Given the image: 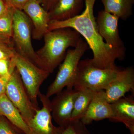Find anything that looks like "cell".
<instances>
[{"mask_svg": "<svg viewBox=\"0 0 134 134\" xmlns=\"http://www.w3.org/2000/svg\"><path fill=\"white\" fill-rule=\"evenodd\" d=\"M12 9V38L15 51L37 66L46 70L34 49L32 43V26L30 19L23 10Z\"/></svg>", "mask_w": 134, "mask_h": 134, "instance_id": "277c9868", "label": "cell"}, {"mask_svg": "<svg viewBox=\"0 0 134 134\" xmlns=\"http://www.w3.org/2000/svg\"><path fill=\"white\" fill-rule=\"evenodd\" d=\"M90 48L87 43L80 37L76 46L67 51L66 56L59 65V71L53 81L50 85L46 96L50 97L66 88L74 89L77 67L82 56Z\"/></svg>", "mask_w": 134, "mask_h": 134, "instance_id": "5b68a950", "label": "cell"}, {"mask_svg": "<svg viewBox=\"0 0 134 134\" xmlns=\"http://www.w3.org/2000/svg\"><path fill=\"white\" fill-rule=\"evenodd\" d=\"M113 115L110 121L122 122L134 134V99L133 96L124 97L111 103Z\"/></svg>", "mask_w": 134, "mask_h": 134, "instance_id": "5bb4252c", "label": "cell"}, {"mask_svg": "<svg viewBox=\"0 0 134 134\" xmlns=\"http://www.w3.org/2000/svg\"><path fill=\"white\" fill-rule=\"evenodd\" d=\"M78 91V95L74 104L71 121L81 120L86 113L96 91L85 89Z\"/></svg>", "mask_w": 134, "mask_h": 134, "instance_id": "ac0fdd59", "label": "cell"}, {"mask_svg": "<svg viewBox=\"0 0 134 134\" xmlns=\"http://www.w3.org/2000/svg\"><path fill=\"white\" fill-rule=\"evenodd\" d=\"M9 9L4 2L2 0H0V16L7 13Z\"/></svg>", "mask_w": 134, "mask_h": 134, "instance_id": "4316f807", "label": "cell"}, {"mask_svg": "<svg viewBox=\"0 0 134 134\" xmlns=\"http://www.w3.org/2000/svg\"><path fill=\"white\" fill-rule=\"evenodd\" d=\"M0 134H24L5 117L0 116Z\"/></svg>", "mask_w": 134, "mask_h": 134, "instance_id": "44dd1931", "label": "cell"}, {"mask_svg": "<svg viewBox=\"0 0 134 134\" xmlns=\"http://www.w3.org/2000/svg\"><path fill=\"white\" fill-rule=\"evenodd\" d=\"M15 69V66L13 58L11 59V65L9 72L7 74L0 76V97L5 94L6 87L8 82L11 77L12 73Z\"/></svg>", "mask_w": 134, "mask_h": 134, "instance_id": "7402d4cb", "label": "cell"}, {"mask_svg": "<svg viewBox=\"0 0 134 134\" xmlns=\"http://www.w3.org/2000/svg\"><path fill=\"white\" fill-rule=\"evenodd\" d=\"M81 35L71 28L49 31L44 36L43 46L36 52L46 70L52 74L65 59L67 50L77 45Z\"/></svg>", "mask_w": 134, "mask_h": 134, "instance_id": "7a4b0ae2", "label": "cell"}, {"mask_svg": "<svg viewBox=\"0 0 134 134\" xmlns=\"http://www.w3.org/2000/svg\"><path fill=\"white\" fill-rule=\"evenodd\" d=\"M30 1V0H5L4 2L8 9L23 10L25 5Z\"/></svg>", "mask_w": 134, "mask_h": 134, "instance_id": "cb8c5ba5", "label": "cell"}, {"mask_svg": "<svg viewBox=\"0 0 134 134\" xmlns=\"http://www.w3.org/2000/svg\"><path fill=\"white\" fill-rule=\"evenodd\" d=\"M13 60L30 99L34 104L38 107V98L40 87L50 73L37 66L15 51Z\"/></svg>", "mask_w": 134, "mask_h": 134, "instance_id": "8992f818", "label": "cell"}, {"mask_svg": "<svg viewBox=\"0 0 134 134\" xmlns=\"http://www.w3.org/2000/svg\"><path fill=\"white\" fill-rule=\"evenodd\" d=\"M0 116L5 117L24 134H29V127L16 107L6 94L0 97Z\"/></svg>", "mask_w": 134, "mask_h": 134, "instance_id": "2e32d148", "label": "cell"}, {"mask_svg": "<svg viewBox=\"0 0 134 134\" xmlns=\"http://www.w3.org/2000/svg\"><path fill=\"white\" fill-rule=\"evenodd\" d=\"M11 59L0 60V76L7 74L9 72Z\"/></svg>", "mask_w": 134, "mask_h": 134, "instance_id": "d4e9b609", "label": "cell"}, {"mask_svg": "<svg viewBox=\"0 0 134 134\" xmlns=\"http://www.w3.org/2000/svg\"><path fill=\"white\" fill-rule=\"evenodd\" d=\"M119 18L104 10L98 12L96 20L99 33L108 45L126 52L124 43L120 37L118 23Z\"/></svg>", "mask_w": 134, "mask_h": 134, "instance_id": "30bf717a", "label": "cell"}, {"mask_svg": "<svg viewBox=\"0 0 134 134\" xmlns=\"http://www.w3.org/2000/svg\"><path fill=\"white\" fill-rule=\"evenodd\" d=\"M113 115L111 104L107 99L105 90L96 91L86 113L80 121L86 125L91 124L93 121L110 120Z\"/></svg>", "mask_w": 134, "mask_h": 134, "instance_id": "7c38bea8", "label": "cell"}, {"mask_svg": "<svg viewBox=\"0 0 134 134\" xmlns=\"http://www.w3.org/2000/svg\"><path fill=\"white\" fill-rule=\"evenodd\" d=\"M23 11L29 18L32 26V38L36 40L43 38L48 30L50 21L48 12L37 0H30L25 5Z\"/></svg>", "mask_w": 134, "mask_h": 134, "instance_id": "8fae6325", "label": "cell"}, {"mask_svg": "<svg viewBox=\"0 0 134 134\" xmlns=\"http://www.w3.org/2000/svg\"><path fill=\"white\" fill-rule=\"evenodd\" d=\"M83 0H58L48 12L50 20L63 21L79 15L83 7Z\"/></svg>", "mask_w": 134, "mask_h": 134, "instance_id": "9a60e30c", "label": "cell"}, {"mask_svg": "<svg viewBox=\"0 0 134 134\" xmlns=\"http://www.w3.org/2000/svg\"><path fill=\"white\" fill-rule=\"evenodd\" d=\"M0 41L7 43V44L10 45V46H11L12 44H13L12 41H12H11L10 39L5 37H4V36H1V35H0Z\"/></svg>", "mask_w": 134, "mask_h": 134, "instance_id": "83f0119b", "label": "cell"}, {"mask_svg": "<svg viewBox=\"0 0 134 134\" xmlns=\"http://www.w3.org/2000/svg\"><path fill=\"white\" fill-rule=\"evenodd\" d=\"M13 11L9 8L5 14L0 16V35L11 39L12 36Z\"/></svg>", "mask_w": 134, "mask_h": 134, "instance_id": "d6986e66", "label": "cell"}, {"mask_svg": "<svg viewBox=\"0 0 134 134\" xmlns=\"http://www.w3.org/2000/svg\"><path fill=\"white\" fill-rule=\"evenodd\" d=\"M83 1H84V0H83Z\"/></svg>", "mask_w": 134, "mask_h": 134, "instance_id": "f1b7e54d", "label": "cell"}, {"mask_svg": "<svg viewBox=\"0 0 134 134\" xmlns=\"http://www.w3.org/2000/svg\"><path fill=\"white\" fill-rule=\"evenodd\" d=\"M40 5L48 12L52 9L58 0H37Z\"/></svg>", "mask_w": 134, "mask_h": 134, "instance_id": "484cf974", "label": "cell"}, {"mask_svg": "<svg viewBox=\"0 0 134 134\" xmlns=\"http://www.w3.org/2000/svg\"><path fill=\"white\" fill-rule=\"evenodd\" d=\"M85 1V8L81 14L65 21L50 20L48 30L69 28L76 31L83 36L92 50V60L96 67L102 69L118 68L115 61L124 60L125 52L114 49L104 41L99 33L93 14L96 0Z\"/></svg>", "mask_w": 134, "mask_h": 134, "instance_id": "6da1fadb", "label": "cell"}, {"mask_svg": "<svg viewBox=\"0 0 134 134\" xmlns=\"http://www.w3.org/2000/svg\"><path fill=\"white\" fill-rule=\"evenodd\" d=\"M106 12L126 21L133 15L134 0H101Z\"/></svg>", "mask_w": 134, "mask_h": 134, "instance_id": "e0dca14e", "label": "cell"}, {"mask_svg": "<svg viewBox=\"0 0 134 134\" xmlns=\"http://www.w3.org/2000/svg\"><path fill=\"white\" fill-rule=\"evenodd\" d=\"M15 50L13 47L0 41V60L11 59L14 56Z\"/></svg>", "mask_w": 134, "mask_h": 134, "instance_id": "603a6c76", "label": "cell"}, {"mask_svg": "<svg viewBox=\"0 0 134 134\" xmlns=\"http://www.w3.org/2000/svg\"><path fill=\"white\" fill-rule=\"evenodd\" d=\"M121 70L102 69L93 64L92 59L86 58L79 62L73 88L77 91L89 89L105 90L119 75Z\"/></svg>", "mask_w": 134, "mask_h": 134, "instance_id": "3957f363", "label": "cell"}, {"mask_svg": "<svg viewBox=\"0 0 134 134\" xmlns=\"http://www.w3.org/2000/svg\"><path fill=\"white\" fill-rule=\"evenodd\" d=\"M5 94L19 111L26 123L32 119L36 111L40 109L30 99L16 69L8 82Z\"/></svg>", "mask_w": 134, "mask_h": 134, "instance_id": "52a82bcc", "label": "cell"}, {"mask_svg": "<svg viewBox=\"0 0 134 134\" xmlns=\"http://www.w3.org/2000/svg\"><path fill=\"white\" fill-rule=\"evenodd\" d=\"M78 91L66 88L55 94L51 101L52 118L59 126L64 128L71 122V116Z\"/></svg>", "mask_w": 134, "mask_h": 134, "instance_id": "9c48e42d", "label": "cell"}, {"mask_svg": "<svg viewBox=\"0 0 134 134\" xmlns=\"http://www.w3.org/2000/svg\"><path fill=\"white\" fill-rule=\"evenodd\" d=\"M38 97L42 104L41 109L36 111L31 120L26 123L29 134H62L63 127L55 126L52 121L51 101L46 95L39 93Z\"/></svg>", "mask_w": 134, "mask_h": 134, "instance_id": "ba28073f", "label": "cell"}, {"mask_svg": "<svg viewBox=\"0 0 134 134\" xmlns=\"http://www.w3.org/2000/svg\"><path fill=\"white\" fill-rule=\"evenodd\" d=\"M62 134H91L81 121H71Z\"/></svg>", "mask_w": 134, "mask_h": 134, "instance_id": "ffe728a7", "label": "cell"}, {"mask_svg": "<svg viewBox=\"0 0 134 134\" xmlns=\"http://www.w3.org/2000/svg\"><path fill=\"white\" fill-rule=\"evenodd\" d=\"M133 91H134V69L131 66L121 70L105 92L107 99L111 104L125 97L127 92Z\"/></svg>", "mask_w": 134, "mask_h": 134, "instance_id": "4fadbf2b", "label": "cell"}]
</instances>
